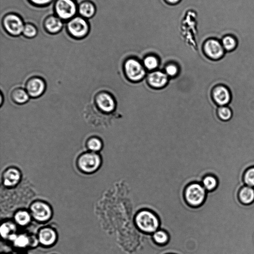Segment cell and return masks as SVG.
I'll list each match as a JSON object with an SVG mask.
<instances>
[{
  "label": "cell",
  "instance_id": "7a4b0ae2",
  "mask_svg": "<svg viewBox=\"0 0 254 254\" xmlns=\"http://www.w3.org/2000/svg\"><path fill=\"white\" fill-rule=\"evenodd\" d=\"M65 26L69 35L77 40L86 37L90 30L88 20L80 16H76L67 21Z\"/></svg>",
  "mask_w": 254,
  "mask_h": 254
},
{
  "label": "cell",
  "instance_id": "ffe728a7",
  "mask_svg": "<svg viewBox=\"0 0 254 254\" xmlns=\"http://www.w3.org/2000/svg\"><path fill=\"white\" fill-rule=\"evenodd\" d=\"M226 52H230L235 50L238 47V42L236 38L231 35L223 38L221 42Z\"/></svg>",
  "mask_w": 254,
  "mask_h": 254
},
{
  "label": "cell",
  "instance_id": "52a82bcc",
  "mask_svg": "<svg viewBox=\"0 0 254 254\" xmlns=\"http://www.w3.org/2000/svg\"><path fill=\"white\" fill-rule=\"evenodd\" d=\"M206 55L212 60H219L226 53L221 42L215 38H211L206 41L203 47Z\"/></svg>",
  "mask_w": 254,
  "mask_h": 254
},
{
  "label": "cell",
  "instance_id": "e0dca14e",
  "mask_svg": "<svg viewBox=\"0 0 254 254\" xmlns=\"http://www.w3.org/2000/svg\"><path fill=\"white\" fill-rule=\"evenodd\" d=\"M149 84L155 87H162L168 82L167 75L161 72H155L150 75L149 78Z\"/></svg>",
  "mask_w": 254,
  "mask_h": 254
},
{
  "label": "cell",
  "instance_id": "8992f818",
  "mask_svg": "<svg viewBox=\"0 0 254 254\" xmlns=\"http://www.w3.org/2000/svg\"><path fill=\"white\" fill-rule=\"evenodd\" d=\"M78 164L83 171L91 173L99 168L101 164V159L99 155L94 152H87L80 156Z\"/></svg>",
  "mask_w": 254,
  "mask_h": 254
},
{
  "label": "cell",
  "instance_id": "603a6c76",
  "mask_svg": "<svg viewBox=\"0 0 254 254\" xmlns=\"http://www.w3.org/2000/svg\"><path fill=\"white\" fill-rule=\"evenodd\" d=\"M153 238L156 243L162 245L167 244L169 238L168 233L160 229L153 233Z\"/></svg>",
  "mask_w": 254,
  "mask_h": 254
},
{
  "label": "cell",
  "instance_id": "f1b7e54d",
  "mask_svg": "<svg viewBox=\"0 0 254 254\" xmlns=\"http://www.w3.org/2000/svg\"><path fill=\"white\" fill-rule=\"evenodd\" d=\"M16 230L15 226L11 223L4 224L1 228V233L3 238L9 237L10 235L14 234Z\"/></svg>",
  "mask_w": 254,
  "mask_h": 254
},
{
  "label": "cell",
  "instance_id": "30bf717a",
  "mask_svg": "<svg viewBox=\"0 0 254 254\" xmlns=\"http://www.w3.org/2000/svg\"><path fill=\"white\" fill-rule=\"evenodd\" d=\"M212 95L214 102L219 106H228L232 101L231 91L224 85L216 86L212 90Z\"/></svg>",
  "mask_w": 254,
  "mask_h": 254
},
{
  "label": "cell",
  "instance_id": "5bb4252c",
  "mask_svg": "<svg viewBox=\"0 0 254 254\" xmlns=\"http://www.w3.org/2000/svg\"><path fill=\"white\" fill-rule=\"evenodd\" d=\"M78 13L80 16L88 20L96 14L97 8L92 2L85 1L78 5Z\"/></svg>",
  "mask_w": 254,
  "mask_h": 254
},
{
  "label": "cell",
  "instance_id": "f546056e",
  "mask_svg": "<svg viewBox=\"0 0 254 254\" xmlns=\"http://www.w3.org/2000/svg\"><path fill=\"white\" fill-rule=\"evenodd\" d=\"M29 2L39 7H44L51 5L54 0H28Z\"/></svg>",
  "mask_w": 254,
  "mask_h": 254
},
{
  "label": "cell",
  "instance_id": "d4e9b609",
  "mask_svg": "<svg viewBox=\"0 0 254 254\" xmlns=\"http://www.w3.org/2000/svg\"><path fill=\"white\" fill-rule=\"evenodd\" d=\"M217 113L219 118L224 121L230 120L233 116L232 110L228 106H219Z\"/></svg>",
  "mask_w": 254,
  "mask_h": 254
},
{
  "label": "cell",
  "instance_id": "83f0119b",
  "mask_svg": "<svg viewBox=\"0 0 254 254\" xmlns=\"http://www.w3.org/2000/svg\"><path fill=\"white\" fill-rule=\"evenodd\" d=\"M244 181L246 185L254 188V167L249 168L246 171Z\"/></svg>",
  "mask_w": 254,
  "mask_h": 254
},
{
  "label": "cell",
  "instance_id": "4dcf8cb0",
  "mask_svg": "<svg viewBox=\"0 0 254 254\" xmlns=\"http://www.w3.org/2000/svg\"><path fill=\"white\" fill-rule=\"evenodd\" d=\"M14 243L16 246L19 247H24L28 243V239L24 235H20L17 236L16 239L14 240Z\"/></svg>",
  "mask_w": 254,
  "mask_h": 254
},
{
  "label": "cell",
  "instance_id": "7402d4cb",
  "mask_svg": "<svg viewBox=\"0 0 254 254\" xmlns=\"http://www.w3.org/2000/svg\"><path fill=\"white\" fill-rule=\"evenodd\" d=\"M39 31L37 27L33 23H25L22 36L29 39H34L37 37Z\"/></svg>",
  "mask_w": 254,
  "mask_h": 254
},
{
  "label": "cell",
  "instance_id": "ba28073f",
  "mask_svg": "<svg viewBox=\"0 0 254 254\" xmlns=\"http://www.w3.org/2000/svg\"><path fill=\"white\" fill-rule=\"evenodd\" d=\"M46 89L45 81L41 78L35 77L28 80L25 85V90L29 96L38 98L42 96Z\"/></svg>",
  "mask_w": 254,
  "mask_h": 254
},
{
  "label": "cell",
  "instance_id": "d6a6232c",
  "mask_svg": "<svg viewBox=\"0 0 254 254\" xmlns=\"http://www.w3.org/2000/svg\"><path fill=\"white\" fill-rule=\"evenodd\" d=\"M181 0H166V1L169 4L174 5L178 3Z\"/></svg>",
  "mask_w": 254,
  "mask_h": 254
},
{
  "label": "cell",
  "instance_id": "277c9868",
  "mask_svg": "<svg viewBox=\"0 0 254 254\" xmlns=\"http://www.w3.org/2000/svg\"><path fill=\"white\" fill-rule=\"evenodd\" d=\"M207 193L206 190L201 184L194 183L190 184L186 188L185 197L189 205L198 207L204 203Z\"/></svg>",
  "mask_w": 254,
  "mask_h": 254
},
{
  "label": "cell",
  "instance_id": "1f68e13d",
  "mask_svg": "<svg viewBox=\"0 0 254 254\" xmlns=\"http://www.w3.org/2000/svg\"><path fill=\"white\" fill-rule=\"evenodd\" d=\"M177 67L174 65H169L166 69L167 73L170 76H175L177 73Z\"/></svg>",
  "mask_w": 254,
  "mask_h": 254
},
{
  "label": "cell",
  "instance_id": "836d02e7",
  "mask_svg": "<svg viewBox=\"0 0 254 254\" xmlns=\"http://www.w3.org/2000/svg\"><path fill=\"white\" fill-rule=\"evenodd\" d=\"M1 106L2 105V103H3V95H2V93H1Z\"/></svg>",
  "mask_w": 254,
  "mask_h": 254
},
{
  "label": "cell",
  "instance_id": "3957f363",
  "mask_svg": "<svg viewBox=\"0 0 254 254\" xmlns=\"http://www.w3.org/2000/svg\"><path fill=\"white\" fill-rule=\"evenodd\" d=\"M53 11L56 16L63 21H68L76 17L78 5L75 0H55Z\"/></svg>",
  "mask_w": 254,
  "mask_h": 254
},
{
  "label": "cell",
  "instance_id": "484cf974",
  "mask_svg": "<svg viewBox=\"0 0 254 254\" xmlns=\"http://www.w3.org/2000/svg\"><path fill=\"white\" fill-rule=\"evenodd\" d=\"M144 63L147 68L149 70H153L158 66V60L156 56L148 55L145 58Z\"/></svg>",
  "mask_w": 254,
  "mask_h": 254
},
{
  "label": "cell",
  "instance_id": "9c48e42d",
  "mask_svg": "<svg viewBox=\"0 0 254 254\" xmlns=\"http://www.w3.org/2000/svg\"><path fill=\"white\" fill-rule=\"evenodd\" d=\"M125 67L127 76L132 81H139L145 75V71L143 66L137 60L134 59L127 61Z\"/></svg>",
  "mask_w": 254,
  "mask_h": 254
},
{
  "label": "cell",
  "instance_id": "8fae6325",
  "mask_svg": "<svg viewBox=\"0 0 254 254\" xmlns=\"http://www.w3.org/2000/svg\"><path fill=\"white\" fill-rule=\"evenodd\" d=\"M95 102L98 108L102 111L109 113L114 110L115 104L114 100L109 94L101 92L95 98Z\"/></svg>",
  "mask_w": 254,
  "mask_h": 254
},
{
  "label": "cell",
  "instance_id": "4fadbf2b",
  "mask_svg": "<svg viewBox=\"0 0 254 254\" xmlns=\"http://www.w3.org/2000/svg\"><path fill=\"white\" fill-rule=\"evenodd\" d=\"M31 210L33 212L35 218L40 221L47 220L51 215L50 208L47 205L42 203L34 204L31 206Z\"/></svg>",
  "mask_w": 254,
  "mask_h": 254
},
{
  "label": "cell",
  "instance_id": "5b68a950",
  "mask_svg": "<svg viewBox=\"0 0 254 254\" xmlns=\"http://www.w3.org/2000/svg\"><path fill=\"white\" fill-rule=\"evenodd\" d=\"M25 22L18 15L9 13L2 18L4 30L11 36L18 37L22 35Z\"/></svg>",
  "mask_w": 254,
  "mask_h": 254
},
{
  "label": "cell",
  "instance_id": "cb8c5ba5",
  "mask_svg": "<svg viewBox=\"0 0 254 254\" xmlns=\"http://www.w3.org/2000/svg\"><path fill=\"white\" fill-rule=\"evenodd\" d=\"M87 148L92 152H97L100 151L103 147L102 141L97 137H91L86 142Z\"/></svg>",
  "mask_w": 254,
  "mask_h": 254
},
{
  "label": "cell",
  "instance_id": "9a60e30c",
  "mask_svg": "<svg viewBox=\"0 0 254 254\" xmlns=\"http://www.w3.org/2000/svg\"><path fill=\"white\" fill-rule=\"evenodd\" d=\"M239 199L244 205H248L254 202V188L245 185L240 190Z\"/></svg>",
  "mask_w": 254,
  "mask_h": 254
},
{
  "label": "cell",
  "instance_id": "7c38bea8",
  "mask_svg": "<svg viewBox=\"0 0 254 254\" xmlns=\"http://www.w3.org/2000/svg\"><path fill=\"white\" fill-rule=\"evenodd\" d=\"M64 21L56 15H50L46 17L44 26L48 33L56 35L60 33L64 27Z\"/></svg>",
  "mask_w": 254,
  "mask_h": 254
},
{
  "label": "cell",
  "instance_id": "44dd1931",
  "mask_svg": "<svg viewBox=\"0 0 254 254\" xmlns=\"http://www.w3.org/2000/svg\"><path fill=\"white\" fill-rule=\"evenodd\" d=\"M218 181L213 175H207L203 180L202 185L207 192L212 191L218 186Z\"/></svg>",
  "mask_w": 254,
  "mask_h": 254
},
{
  "label": "cell",
  "instance_id": "4316f807",
  "mask_svg": "<svg viewBox=\"0 0 254 254\" xmlns=\"http://www.w3.org/2000/svg\"><path fill=\"white\" fill-rule=\"evenodd\" d=\"M15 219L18 224L21 226H25L29 223L30 216L26 212H19L15 215Z\"/></svg>",
  "mask_w": 254,
  "mask_h": 254
},
{
  "label": "cell",
  "instance_id": "2e32d148",
  "mask_svg": "<svg viewBox=\"0 0 254 254\" xmlns=\"http://www.w3.org/2000/svg\"><path fill=\"white\" fill-rule=\"evenodd\" d=\"M11 97L15 104L20 105L26 103L29 98L26 90L21 88L14 89L11 93Z\"/></svg>",
  "mask_w": 254,
  "mask_h": 254
},
{
  "label": "cell",
  "instance_id": "ac0fdd59",
  "mask_svg": "<svg viewBox=\"0 0 254 254\" xmlns=\"http://www.w3.org/2000/svg\"><path fill=\"white\" fill-rule=\"evenodd\" d=\"M20 173L14 169L8 170L4 175V183L7 186L11 187L15 185L19 181Z\"/></svg>",
  "mask_w": 254,
  "mask_h": 254
},
{
  "label": "cell",
  "instance_id": "d6986e66",
  "mask_svg": "<svg viewBox=\"0 0 254 254\" xmlns=\"http://www.w3.org/2000/svg\"><path fill=\"white\" fill-rule=\"evenodd\" d=\"M56 235L55 232L50 229H44L40 233L41 242L46 246L53 244L56 241Z\"/></svg>",
  "mask_w": 254,
  "mask_h": 254
},
{
  "label": "cell",
  "instance_id": "6da1fadb",
  "mask_svg": "<svg viewBox=\"0 0 254 254\" xmlns=\"http://www.w3.org/2000/svg\"><path fill=\"white\" fill-rule=\"evenodd\" d=\"M135 221L139 229L145 233L152 234L160 230V219L150 211L145 210L140 212Z\"/></svg>",
  "mask_w": 254,
  "mask_h": 254
}]
</instances>
